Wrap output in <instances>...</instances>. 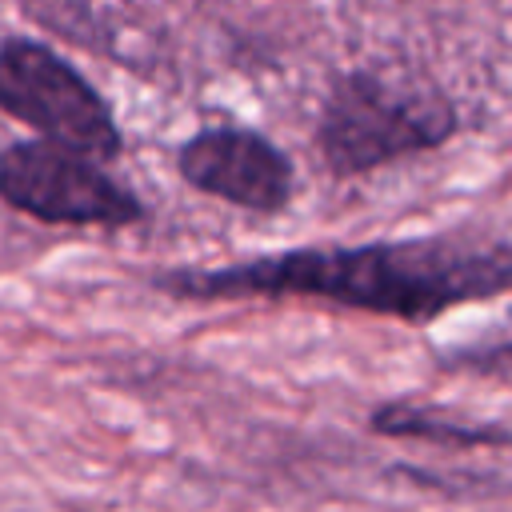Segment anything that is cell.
Wrapping results in <instances>:
<instances>
[{
  "mask_svg": "<svg viewBox=\"0 0 512 512\" xmlns=\"http://www.w3.org/2000/svg\"><path fill=\"white\" fill-rule=\"evenodd\" d=\"M460 132L448 92L400 64H356L328 80L316 148L340 180L444 148Z\"/></svg>",
  "mask_w": 512,
  "mask_h": 512,
  "instance_id": "7a4b0ae2",
  "label": "cell"
},
{
  "mask_svg": "<svg viewBox=\"0 0 512 512\" xmlns=\"http://www.w3.org/2000/svg\"><path fill=\"white\" fill-rule=\"evenodd\" d=\"M0 200L20 216L68 228H128L144 220V204L104 164L48 140L0 148Z\"/></svg>",
  "mask_w": 512,
  "mask_h": 512,
  "instance_id": "277c9868",
  "label": "cell"
},
{
  "mask_svg": "<svg viewBox=\"0 0 512 512\" xmlns=\"http://www.w3.org/2000/svg\"><path fill=\"white\" fill-rule=\"evenodd\" d=\"M148 288L176 300H324L352 312L432 324L436 316L512 292V240L412 236L372 244H308L220 268H164Z\"/></svg>",
  "mask_w": 512,
  "mask_h": 512,
  "instance_id": "6da1fadb",
  "label": "cell"
},
{
  "mask_svg": "<svg viewBox=\"0 0 512 512\" xmlns=\"http://www.w3.org/2000/svg\"><path fill=\"white\" fill-rule=\"evenodd\" d=\"M368 428L376 436H392V440H424V444H440V448H512V428L496 424V420H464L428 404H412V400H388L380 408H372Z\"/></svg>",
  "mask_w": 512,
  "mask_h": 512,
  "instance_id": "8992f818",
  "label": "cell"
},
{
  "mask_svg": "<svg viewBox=\"0 0 512 512\" xmlns=\"http://www.w3.org/2000/svg\"><path fill=\"white\" fill-rule=\"evenodd\" d=\"M176 172L196 192L256 216L284 212L296 192V168L288 152L244 124H216L192 132L176 148Z\"/></svg>",
  "mask_w": 512,
  "mask_h": 512,
  "instance_id": "5b68a950",
  "label": "cell"
},
{
  "mask_svg": "<svg viewBox=\"0 0 512 512\" xmlns=\"http://www.w3.org/2000/svg\"><path fill=\"white\" fill-rule=\"evenodd\" d=\"M0 112L92 164L120 160L124 152V132L108 100L40 40L8 36L0 44Z\"/></svg>",
  "mask_w": 512,
  "mask_h": 512,
  "instance_id": "3957f363",
  "label": "cell"
}]
</instances>
